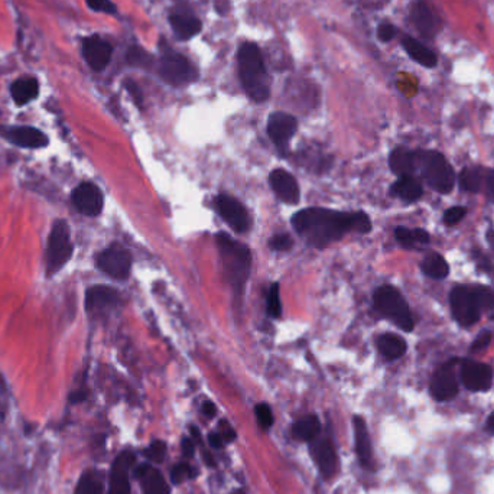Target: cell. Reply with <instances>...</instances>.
I'll return each instance as SVG.
<instances>
[{
    "label": "cell",
    "instance_id": "1",
    "mask_svg": "<svg viewBox=\"0 0 494 494\" xmlns=\"http://www.w3.org/2000/svg\"><path fill=\"white\" fill-rule=\"evenodd\" d=\"M292 224L311 246L325 247L347 233L366 235L372 221L363 211L340 213L327 208H307L292 217Z\"/></svg>",
    "mask_w": 494,
    "mask_h": 494
},
{
    "label": "cell",
    "instance_id": "2",
    "mask_svg": "<svg viewBox=\"0 0 494 494\" xmlns=\"http://www.w3.org/2000/svg\"><path fill=\"white\" fill-rule=\"evenodd\" d=\"M237 71L246 94L256 103L266 102L271 95V80L259 45L243 42L237 51Z\"/></svg>",
    "mask_w": 494,
    "mask_h": 494
},
{
    "label": "cell",
    "instance_id": "3",
    "mask_svg": "<svg viewBox=\"0 0 494 494\" xmlns=\"http://www.w3.org/2000/svg\"><path fill=\"white\" fill-rule=\"evenodd\" d=\"M158 71L160 78L172 87H182L199 78V71L194 64L165 41L159 42Z\"/></svg>",
    "mask_w": 494,
    "mask_h": 494
},
{
    "label": "cell",
    "instance_id": "4",
    "mask_svg": "<svg viewBox=\"0 0 494 494\" xmlns=\"http://www.w3.org/2000/svg\"><path fill=\"white\" fill-rule=\"evenodd\" d=\"M217 243L230 282L235 285L236 289L242 290L249 276L252 261L249 247L232 239L225 233L217 235Z\"/></svg>",
    "mask_w": 494,
    "mask_h": 494
},
{
    "label": "cell",
    "instance_id": "5",
    "mask_svg": "<svg viewBox=\"0 0 494 494\" xmlns=\"http://www.w3.org/2000/svg\"><path fill=\"white\" fill-rule=\"evenodd\" d=\"M74 253L71 242L70 224L65 220H57L51 228L45 252V272L47 276L58 274L70 261Z\"/></svg>",
    "mask_w": 494,
    "mask_h": 494
},
{
    "label": "cell",
    "instance_id": "6",
    "mask_svg": "<svg viewBox=\"0 0 494 494\" xmlns=\"http://www.w3.org/2000/svg\"><path fill=\"white\" fill-rule=\"evenodd\" d=\"M418 168L433 189L448 194L454 188L455 174L442 153L437 151L418 152Z\"/></svg>",
    "mask_w": 494,
    "mask_h": 494
},
{
    "label": "cell",
    "instance_id": "7",
    "mask_svg": "<svg viewBox=\"0 0 494 494\" xmlns=\"http://www.w3.org/2000/svg\"><path fill=\"white\" fill-rule=\"evenodd\" d=\"M375 308L386 318L393 321L405 331H412L413 318L402 293L390 285L380 286L373 295Z\"/></svg>",
    "mask_w": 494,
    "mask_h": 494
},
{
    "label": "cell",
    "instance_id": "8",
    "mask_svg": "<svg viewBox=\"0 0 494 494\" xmlns=\"http://www.w3.org/2000/svg\"><path fill=\"white\" fill-rule=\"evenodd\" d=\"M449 302L452 315L459 325L471 327L480 319L481 308L477 302L473 286L454 288L449 296Z\"/></svg>",
    "mask_w": 494,
    "mask_h": 494
},
{
    "label": "cell",
    "instance_id": "9",
    "mask_svg": "<svg viewBox=\"0 0 494 494\" xmlns=\"http://www.w3.org/2000/svg\"><path fill=\"white\" fill-rule=\"evenodd\" d=\"M97 266L117 281H126L131 269V256L120 245H112L97 256Z\"/></svg>",
    "mask_w": 494,
    "mask_h": 494
},
{
    "label": "cell",
    "instance_id": "10",
    "mask_svg": "<svg viewBox=\"0 0 494 494\" xmlns=\"http://www.w3.org/2000/svg\"><path fill=\"white\" fill-rule=\"evenodd\" d=\"M409 19L419 34L426 38H435L442 28V20L435 9L426 0H416L409 11Z\"/></svg>",
    "mask_w": 494,
    "mask_h": 494
},
{
    "label": "cell",
    "instance_id": "11",
    "mask_svg": "<svg viewBox=\"0 0 494 494\" xmlns=\"http://www.w3.org/2000/svg\"><path fill=\"white\" fill-rule=\"evenodd\" d=\"M71 201L76 210L87 217H97L105 206V196L95 184L81 182L71 194Z\"/></svg>",
    "mask_w": 494,
    "mask_h": 494
},
{
    "label": "cell",
    "instance_id": "12",
    "mask_svg": "<svg viewBox=\"0 0 494 494\" xmlns=\"http://www.w3.org/2000/svg\"><path fill=\"white\" fill-rule=\"evenodd\" d=\"M296 129H298V122L288 113L276 112L269 116L268 134H269V138L274 141L275 146L278 148L279 153L282 155L288 153L289 142L295 135Z\"/></svg>",
    "mask_w": 494,
    "mask_h": 494
},
{
    "label": "cell",
    "instance_id": "13",
    "mask_svg": "<svg viewBox=\"0 0 494 494\" xmlns=\"http://www.w3.org/2000/svg\"><path fill=\"white\" fill-rule=\"evenodd\" d=\"M81 52L86 62L88 64V67L93 71L100 73L106 70V67L112 61L113 47L109 41L103 40L102 37L91 35L83 41Z\"/></svg>",
    "mask_w": 494,
    "mask_h": 494
},
{
    "label": "cell",
    "instance_id": "14",
    "mask_svg": "<svg viewBox=\"0 0 494 494\" xmlns=\"http://www.w3.org/2000/svg\"><path fill=\"white\" fill-rule=\"evenodd\" d=\"M214 204L221 218L225 220L236 233H245L249 228V214L239 200L221 194L214 200Z\"/></svg>",
    "mask_w": 494,
    "mask_h": 494
},
{
    "label": "cell",
    "instance_id": "15",
    "mask_svg": "<svg viewBox=\"0 0 494 494\" xmlns=\"http://www.w3.org/2000/svg\"><path fill=\"white\" fill-rule=\"evenodd\" d=\"M0 135L15 146L23 149H41L48 146V136L32 126H9L0 129Z\"/></svg>",
    "mask_w": 494,
    "mask_h": 494
},
{
    "label": "cell",
    "instance_id": "16",
    "mask_svg": "<svg viewBox=\"0 0 494 494\" xmlns=\"http://www.w3.org/2000/svg\"><path fill=\"white\" fill-rule=\"evenodd\" d=\"M135 459V454L130 451H123L116 457L110 471L107 494H130V471Z\"/></svg>",
    "mask_w": 494,
    "mask_h": 494
},
{
    "label": "cell",
    "instance_id": "17",
    "mask_svg": "<svg viewBox=\"0 0 494 494\" xmlns=\"http://www.w3.org/2000/svg\"><path fill=\"white\" fill-rule=\"evenodd\" d=\"M430 390L433 398L438 402H447L457 396L459 387L454 372V361H448L434 373Z\"/></svg>",
    "mask_w": 494,
    "mask_h": 494
},
{
    "label": "cell",
    "instance_id": "18",
    "mask_svg": "<svg viewBox=\"0 0 494 494\" xmlns=\"http://www.w3.org/2000/svg\"><path fill=\"white\" fill-rule=\"evenodd\" d=\"M311 455L324 478H331L337 471V454L333 441L328 437L315 438L310 445Z\"/></svg>",
    "mask_w": 494,
    "mask_h": 494
},
{
    "label": "cell",
    "instance_id": "19",
    "mask_svg": "<svg viewBox=\"0 0 494 494\" xmlns=\"http://www.w3.org/2000/svg\"><path fill=\"white\" fill-rule=\"evenodd\" d=\"M461 382L471 392H486L491 387L493 370L484 363L466 360L461 365Z\"/></svg>",
    "mask_w": 494,
    "mask_h": 494
},
{
    "label": "cell",
    "instance_id": "20",
    "mask_svg": "<svg viewBox=\"0 0 494 494\" xmlns=\"http://www.w3.org/2000/svg\"><path fill=\"white\" fill-rule=\"evenodd\" d=\"M119 293L116 289L105 285H95L86 292V310L91 314L107 311L119 304Z\"/></svg>",
    "mask_w": 494,
    "mask_h": 494
},
{
    "label": "cell",
    "instance_id": "21",
    "mask_svg": "<svg viewBox=\"0 0 494 494\" xmlns=\"http://www.w3.org/2000/svg\"><path fill=\"white\" fill-rule=\"evenodd\" d=\"M271 185L276 195L283 203L288 204H296L300 201V185L296 182L295 177L290 175L285 170H275L269 177Z\"/></svg>",
    "mask_w": 494,
    "mask_h": 494
},
{
    "label": "cell",
    "instance_id": "22",
    "mask_svg": "<svg viewBox=\"0 0 494 494\" xmlns=\"http://www.w3.org/2000/svg\"><path fill=\"white\" fill-rule=\"evenodd\" d=\"M135 477L141 480L145 494H170V486L165 481L162 473L151 464H141L135 470Z\"/></svg>",
    "mask_w": 494,
    "mask_h": 494
},
{
    "label": "cell",
    "instance_id": "23",
    "mask_svg": "<svg viewBox=\"0 0 494 494\" xmlns=\"http://www.w3.org/2000/svg\"><path fill=\"white\" fill-rule=\"evenodd\" d=\"M389 165L392 172L399 178L413 177V172L418 170V152L409 151L406 148L394 149L390 153Z\"/></svg>",
    "mask_w": 494,
    "mask_h": 494
},
{
    "label": "cell",
    "instance_id": "24",
    "mask_svg": "<svg viewBox=\"0 0 494 494\" xmlns=\"http://www.w3.org/2000/svg\"><path fill=\"white\" fill-rule=\"evenodd\" d=\"M354 438H355V452L363 467H370L372 464V441L366 421L361 416L353 418Z\"/></svg>",
    "mask_w": 494,
    "mask_h": 494
},
{
    "label": "cell",
    "instance_id": "25",
    "mask_svg": "<svg viewBox=\"0 0 494 494\" xmlns=\"http://www.w3.org/2000/svg\"><path fill=\"white\" fill-rule=\"evenodd\" d=\"M170 25L175 37L180 41H189L196 37L203 29V22L192 15L174 13L170 16Z\"/></svg>",
    "mask_w": 494,
    "mask_h": 494
},
{
    "label": "cell",
    "instance_id": "26",
    "mask_svg": "<svg viewBox=\"0 0 494 494\" xmlns=\"http://www.w3.org/2000/svg\"><path fill=\"white\" fill-rule=\"evenodd\" d=\"M402 47L412 61L422 65L425 69H434L438 64V58L433 49L419 42L418 40L406 35L402 40Z\"/></svg>",
    "mask_w": 494,
    "mask_h": 494
},
{
    "label": "cell",
    "instance_id": "27",
    "mask_svg": "<svg viewBox=\"0 0 494 494\" xmlns=\"http://www.w3.org/2000/svg\"><path fill=\"white\" fill-rule=\"evenodd\" d=\"M11 94L18 106H25L38 97L40 83L35 77L19 78L11 86Z\"/></svg>",
    "mask_w": 494,
    "mask_h": 494
},
{
    "label": "cell",
    "instance_id": "28",
    "mask_svg": "<svg viewBox=\"0 0 494 494\" xmlns=\"http://www.w3.org/2000/svg\"><path fill=\"white\" fill-rule=\"evenodd\" d=\"M390 191L393 195H396L404 201L409 203L419 200L423 194V188L415 177H401L392 185Z\"/></svg>",
    "mask_w": 494,
    "mask_h": 494
},
{
    "label": "cell",
    "instance_id": "29",
    "mask_svg": "<svg viewBox=\"0 0 494 494\" xmlns=\"http://www.w3.org/2000/svg\"><path fill=\"white\" fill-rule=\"evenodd\" d=\"M321 433V423L315 415H308L296 421L292 426V435L295 440L311 442Z\"/></svg>",
    "mask_w": 494,
    "mask_h": 494
},
{
    "label": "cell",
    "instance_id": "30",
    "mask_svg": "<svg viewBox=\"0 0 494 494\" xmlns=\"http://www.w3.org/2000/svg\"><path fill=\"white\" fill-rule=\"evenodd\" d=\"M377 347L384 358L398 360L406 353L408 344L402 337L396 334H383L377 341Z\"/></svg>",
    "mask_w": 494,
    "mask_h": 494
},
{
    "label": "cell",
    "instance_id": "31",
    "mask_svg": "<svg viewBox=\"0 0 494 494\" xmlns=\"http://www.w3.org/2000/svg\"><path fill=\"white\" fill-rule=\"evenodd\" d=\"M74 494H105V476L98 470H87L80 477Z\"/></svg>",
    "mask_w": 494,
    "mask_h": 494
},
{
    "label": "cell",
    "instance_id": "32",
    "mask_svg": "<svg viewBox=\"0 0 494 494\" xmlns=\"http://www.w3.org/2000/svg\"><path fill=\"white\" fill-rule=\"evenodd\" d=\"M423 274L426 276H430L433 279H445L449 275V266L447 260L438 254V253H433L430 256H426L421 265Z\"/></svg>",
    "mask_w": 494,
    "mask_h": 494
},
{
    "label": "cell",
    "instance_id": "33",
    "mask_svg": "<svg viewBox=\"0 0 494 494\" xmlns=\"http://www.w3.org/2000/svg\"><path fill=\"white\" fill-rule=\"evenodd\" d=\"M394 236L396 240L404 247H413L419 245H428L430 243V233L425 232L422 228H406V227H398L394 230Z\"/></svg>",
    "mask_w": 494,
    "mask_h": 494
},
{
    "label": "cell",
    "instance_id": "34",
    "mask_svg": "<svg viewBox=\"0 0 494 494\" xmlns=\"http://www.w3.org/2000/svg\"><path fill=\"white\" fill-rule=\"evenodd\" d=\"M126 62L131 67L136 69H142V70H151L155 64L153 55L151 52H148L146 49H143L142 47L138 45H131L129 47L127 52H126Z\"/></svg>",
    "mask_w": 494,
    "mask_h": 494
},
{
    "label": "cell",
    "instance_id": "35",
    "mask_svg": "<svg viewBox=\"0 0 494 494\" xmlns=\"http://www.w3.org/2000/svg\"><path fill=\"white\" fill-rule=\"evenodd\" d=\"M484 171L478 168H466L459 174V185L469 192H480L483 189Z\"/></svg>",
    "mask_w": 494,
    "mask_h": 494
},
{
    "label": "cell",
    "instance_id": "36",
    "mask_svg": "<svg viewBox=\"0 0 494 494\" xmlns=\"http://www.w3.org/2000/svg\"><path fill=\"white\" fill-rule=\"evenodd\" d=\"M266 311L269 317L279 318L282 314V304L279 298V285L274 283L266 295Z\"/></svg>",
    "mask_w": 494,
    "mask_h": 494
},
{
    "label": "cell",
    "instance_id": "37",
    "mask_svg": "<svg viewBox=\"0 0 494 494\" xmlns=\"http://www.w3.org/2000/svg\"><path fill=\"white\" fill-rule=\"evenodd\" d=\"M473 289H474L476 298H477V302H478L481 311H487V310L494 308V290L493 289H490L487 286H480V285L473 286Z\"/></svg>",
    "mask_w": 494,
    "mask_h": 494
},
{
    "label": "cell",
    "instance_id": "38",
    "mask_svg": "<svg viewBox=\"0 0 494 494\" xmlns=\"http://www.w3.org/2000/svg\"><path fill=\"white\" fill-rule=\"evenodd\" d=\"M254 413L261 430L263 431L271 430V426L274 425V415H272L271 406L266 404H259L254 408Z\"/></svg>",
    "mask_w": 494,
    "mask_h": 494
},
{
    "label": "cell",
    "instance_id": "39",
    "mask_svg": "<svg viewBox=\"0 0 494 494\" xmlns=\"http://www.w3.org/2000/svg\"><path fill=\"white\" fill-rule=\"evenodd\" d=\"M195 476H196L195 469H192L189 464H185V463L175 466L171 471V480L174 484H181L187 480L194 478Z\"/></svg>",
    "mask_w": 494,
    "mask_h": 494
},
{
    "label": "cell",
    "instance_id": "40",
    "mask_svg": "<svg viewBox=\"0 0 494 494\" xmlns=\"http://www.w3.org/2000/svg\"><path fill=\"white\" fill-rule=\"evenodd\" d=\"M165 454H167V444L163 441H153L146 449H145V457L153 463H162Z\"/></svg>",
    "mask_w": 494,
    "mask_h": 494
},
{
    "label": "cell",
    "instance_id": "41",
    "mask_svg": "<svg viewBox=\"0 0 494 494\" xmlns=\"http://www.w3.org/2000/svg\"><path fill=\"white\" fill-rule=\"evenodd\" d=\"M86 4L94 12H103L109 15H114L117 12V8L112 0H86Z\"/></svg>",
    "mask_w": 494,
    "mask_h": 494
},
{
    "label": "cell",
    "instance_id": "42",
    "mask_svg": "<svg viewBox=\"0 0 494 494\" xmlns=\"http://www.w3.org/2000/svg\"><path fill=\"white\" fill-rule=\"evenodd\" d=\"M396 34H398L396 26L389 23V22H383L377 26V38L382 42H390L392 40H394Z\"/></svg>",
    "mask_w": 494,
    "mask_h": 494
},
{
    "label": "cell",
    "instance_id": "43",
    "mask_svg": "<svg viewBox=\"0 0 494 494\" xmlns=\"http://www.w3.org/2000/svg\"><path fill=\"white\" fill-rule=\"evenodd\" d=\"M467 213V208L464 207H451L444 213V223L445 224H457L458 221H461V218H464Z\"/></svg>",
    "mask_w": 494,
    "mask_h": 494
},
{
    "label": "cell",
    "instance_id": "44",
    "mask_svg": "<svg viewBox=\"0 0 494 494\" xmlns=\"http://www.w3.org/2000/svg\"><path fill=\"white\" fill-rule=\"evenodd\" d=\"M269 245L274 250L285 252V250H289L292 247V239L288 235H276L272 237Z\"/></svg>",
    "mask_w": 494,
    "mask_h": 494
},
{
    "label": "cell",
    "instance_id": "45",
    "mask_svg": "<svg viewBox=\"0 0 494 494\" xmlns=\"http://www.w3.org/2000/svg\"><path fill=\"white\" fill-rule=\"evenodd\" d=\"M491 339H493V333H491V331H481V333L476 337V340H474V343H473V346H471V351L484 350V348L491 343Z\"/></svg>",
    "mask_w": 494,
    "mask_h": 494
},
{
    "label": "cell",
    "instance_id": "46",
    "mask_svg": "<svg viewBox=\"0 0 494 494\" xmlns=\"http://www.w3.org/2000/svg\"><path fill=\"white\" fill-rule=\"evenodd\" d=\"M218 434L223 438L224 444H230L236 440V431L233 430L232 426H230V423L227 421H223L220 423V433Z\"/></svg>",
    "mask_w": 494,
    "mask_h": 494
},
{
    "label": "cell",
    "instance_id": "47",
    "mask_svg": "<svg viewBox=\"0 0 494 494\" xmlns=\"http://www.w3.org/2000/svg\"><path fill=\"white\" fill-rule=\"evenodd\" d=\"M124 87H126V90L130 93V95L134 97L135 103L141 107L142 103H143V94H142L139 86H138L135 81H126V83H124Z\"/></svg>",
    "mask_w": 494,
    "mask_h": 494
},
{
    "label": "cell",
    "instance_id": "48",
    "mask_svg": "<svg viewBox=\"0 0 494 494\" xmlns=\"http://www.w3.org/2000/svg\"><path fill=\"white\" fill-rule=\"evenodd\" d=\"M483 187L490 199L494 200V171H484Z\"/></svg>",
    "mask_w": 494,
    "mask_h": 494
},
{
    "label": "cell",
    "instance_id": "49",
    "mask_svg": "<svg viewBox=\"0 0 494 494\" xmlns=\"http://www.w3.org/2000/svg\"><path fill=\"white\" fill-rule=\"evenodd\" d=\"M208 442H210V445H211L214 449L223 448V444H224V441H223V438L220 437L218 433H211V434L208 435Z\"/></svg>",
    "mask_w": 494,
    "mask_h": 494
},
{
    "label": "cell",
    "instance_id": "50",
    "mask_svg": "<svg viewBox=\"0 0 494 494\" xmlns=\"http://www.w3.org/2000/svg\"><path fill=\"white\" fill-rule=\"evenodd\" d=\"M194 451H195V447H194V442L189 440V438H185L182 440V454L189 458L194 455Z\"/></svg>",
    "mask_w": 494,
    "mask_h": 494
},
{
    "label": "cell",
    "instance_id": "51",
    "mask_svg": "<svg viewBox=\"0 0 494 494\" xmlns=\"http://www.w3.org/2000/svg\"><path fill=\"white\" fill-rule=\"evenodd\" d=\"M203 413L207 416V418H214L216 413H217V408L213 402H206L203 405Z\"/></svg>",
    "mask_w": 494,
    "mask_h": 494
},
{
    "label": "cell",
    "instance_id": "52",
    "mask_svg": "<svg viewBox=\"0 0 494 494\" xmlns=\"http://www.w3.org/2000/svg\"><path fill=\"white\" fill-rule=\"evenodd\" d=\"M6 394H8V387H6L4 376L0 375V402H4L6 399Z\"/></svg>",
    "mask_w": 494,
    "mask_h": 494
},
{
    "label": "cell",
    "instance_id": "53",
    "mask_svg": "<svg viewBox=\"0 0 494 494\" xmlns=\"http://www.w3.org/2000/svg\"><path fill=\"white\" fill-rule=\"evenodd\" d=\"M486 428H487V430H488L491 434H494V412L488 416L487 423H486Z\"/></svg>",
    "mask_w": 494,
    "mask_h": 494
},
{
    "label": "cell",
    "instance_id": "54",
    "mask_svg": "<svg viewBox=\"0 0 494 494\" xmlns=\"http://www.w3.org/2000/svg\"><path fill=\"white\" fill-rule=\"evenodd\" d=\"M204 458H206V463H207L208 466H214V464H216L213 455H211L208 451H204Z\"/></svg>",
    "mask_w": 494,
    "mask_h": 494
},
{
    "label": "cell",
    "instance_id": "55",
    "mask_svg": "<svg viewBox=\"0 0 494 494\" xmlns=\"http://www.w3.org/2000/svg\"><path fill=\"white\" fill-rule=\"evenodd\" d=\"M191 434L194 435V438H195L196 441H200V442H201V434H200L199 430H196L195 426H191Z\"/></svg>",
    "mask_w": 494,
    "mask_h": 494
},
{
    "label": "cell",
    "instance_id": "56",
    "mask_svg": "<svg viewBox=\"0 0 494 494\" xmlns=\"http://www.w3.org/2000/svg\"><path fill=\"white\" fill-rule=\"evenodd\" d=\"M232 494H246V493H245V490H236V491H233Z\"/></svg>",
    "mask_w": 494,
    "mask_h": 494
},
{
    "label": "cell",
    "instance_id": "57",
    "mask_svg": "<svg viewBox=\"0 0 494 494\" xmlns=\"http://www.w3.org/2000/svg\"><path fill=\"white\" fill-rule=\"evenodd\" d=\"M490 319H493V321H494V312L490 315Z\"/></svg>",
    "mask_w": 494,
    "mask_h": 494
},
{
    "label": "cell",
    "instance_id": "58",
    "mask_svg": "<svg viewBox=\"0 0 494 494\" xmlns=\"http://www.w3.org/2000/svg\"><path fill=\"white\" fill-rule=\"evenodd\" d=\"M493 245H494V237H493Z\"/></svg>",
    "mask_w": 494,
    "mask_h": 494
}]
</instances>
